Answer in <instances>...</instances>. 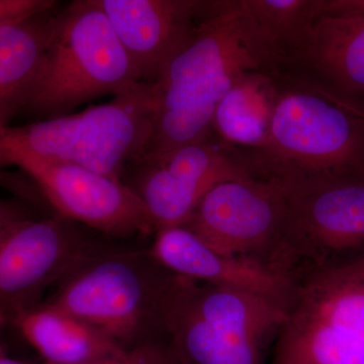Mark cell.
Masks as SVG:
<instances>
[{"label": "cell", "instance_id": "obj_10", "mask_svg": "<svg viewBox=\"0 0 364 364\" xmlns=\"http://www.w3.org/2000/svg\"><path fill=\"white\" fill-rule=\"evenodd\" d=\"M286 210V191L280 182L237 177L213 186L183 227L218 252L277 272L274 261Z\"/></svg>", "mask_w": 364, "mask_h": 364}, {"label": "cell", "instance_id": "obj_21", "mask_svg": "<svg viewBox=\"0 0 364 364\" xmlns=\"http://www.w3.org/2000/svg\"><path fill=\"white\" fill-rule=\"evenodd\" d=\"M0 188L13 193L16 198L31 203L41 212L50 210L39 188L26 174L0 169Z\"/></svg>", "mask_w": 364, "mask_h": 364}, {"label": "cell", "instance_id": "obj_4", "mask_svg": "<svg viewBox=\"0 0 364 364\" xmlns=\"http://www.w3.org/2000/svg\"><path fill=\"white\" fill-rule=\"evenodd\" d=\"M286 304L261 294L181 277L165 337L176 364H265Z\"/></svg>", "mask_w": 364, "mask_h": 364}, {"label": "cell", "instance_id": "obj_26", "mask_svg": "<svg viewBox=\"0 0 364 364\" xmlns=\"http://www.w3.org/2000/svg\"><path fill=\"white\" fill-rule=\"evenodd\" d=\"M7 324H9V316H7L6 313L2 312V311L0 310V331H1L2 328H4V326Z\"/></svg>", "mask_w": 364, "mask_h": 364}, {"label": "cell", "instance_id": "obj_6", "mask_svg": "<svg viewBox=\"0 0 364 364\" xmlns=\"http://www.w3.org/2000/svg\"><path fill=\"white\" fill-rule=\"evenodd\" d=\"M142 82L131 57L95 0L62 9L57 32L23 112L43 119L66 116L95 97Z\"/></svg>", "mask_w": 364, "mask_h": 364}, {"label": "cell", "instance_id": "obj_22", "mask_svg": "<svg viewBox=\"0 0 364 364\" xmlns=\"http://www.w3.org/2000/svg\"><path fill=\"white\" fill-rule=\"evenodd\" d=\"M54 0H0V28L56 6Z\"/></svg>", "mask_w": 364, "mask_h": 364}, {"label": "cell", "instance_id": "obj_7", "mask_svg": "<svg viewBox=\"0 0 364 364\" xmlns=\"http://www.w3.org/2000/svg\"><path fill=\"white\" fill-rule=\"evenodd\" d=\"M272 364H364V257L296 282Z\"/></svg>", "mask_w": 364, "mask_h": 364}, {"label": "cell", "instance_id": "obj_8", "mask_svg": "<svg viewBox=\"0 0 364 364\" xmlns=\"http://www.w3.org/2000/svg\"><path fill=\"white\" fill-rule=\"evenodd\" d=\"M284 188L277 272L296 282L314 270L364 257V179Z\"/></svg>", "mask_w": 364, "mask_h": 364}, {"label": "cell", "instance_id": "obj_16", "mask_svg": "<svg viewBox=\"0 0 364 364\" xmlns=\"http://www.w3.org/2000/svg\"><path fill=\"white\" fill-rule=\"evenodd\" d=\"M44 359L43 364H91L128 351L85 321L45 301L9 320Z\"/></svg>", "mask_w": 364, "mask_h": 364}, {"label": "cell", "instance_id": "obj_15", "mask_svg": "<svg viewBox=\"0 0 364 364\" xmlns=\"http://www.w3.org/2000/svg\"><path fill=\"white\" fill-rule=\"evenodd\" d=\"M148 251L170 272L200 284L250 291L287 306L296 291L291 277L256 261L218 252L183 226L158 230Z\"/></svg>", "mask_w": 364, "mask_h": 364}, {"label": "cell", "instance_id": "obj_14", "mask_svg": "<svg viewBox=\"0 0 364 364\" xmlns=\"http://www.w3.org/2000/svg\"><path fill=\"white\" fill-rule=\"evenodd\" d=\"M131 57L142 82L153 83L186 45L203 0H95Z\"/></svg>", "mask_w": 364, "mask_h": 364}, {"label": "cell", "instance_id": "obj_20", "mask_svg": "<svg viewBox=\"0 0 364 364\" xmlns=\"http://www.w3.org/2000/svg\"><path fill=\"white\" fill-rule=\"evenodd\" d=\"M91 364H176L166 341L149 342L130 349L119 358Z\"/></svg>", "mask_w": 364, "mask_h": 364}, {"label": "cell", "instance_id": "obj_11", "mask_svg": "<svg viewBox=\"0 0 364 364\" xmlns=\"http://www.w3.org/2000/svg\"><path fill=\"white\" fill-rule=\"evenodd\" d=\"M131 182L156 231L184 226L213 186L251 176L243 150L222 141L214 132L158 156L136 163Z\"/></svg>", "mask_w": 364, "mask_h": 364}, {"label": "cell", "instance_id": "obj_25", "mask_svg": "<svg viewBox=\"0 0 364 364\" xmlns=\"http://www.w3.org/2000/svg\"><path fill=\"white\" fill-rule=\"evenodd\" d=\"M0 364H30L7 355L0 344Z\"/></svg>", "mask_w": 364, "mask_h": 364}, {"label": "cell", "instance_id": "obj_3", "mask_svg": "<svg viewBox=\"0 0 364 364\" xmlns=\"http://www.w3.org/2000/svg\"><path fill=\"white\" fill-rule=\"evenodd\" d=\"M181 277L159 264L148 249L97 245L67 273L47 301L130 350L163 341Z\"/></svg>", "mask_w": 364, "mask_h": 364}, {"label": "cell", "instance_id": "obj_24", "mask_svg": "<svg viewBox=\"0 0 364 364\" xmlns=\"http://www.w3.org/2000/svg\"><path fill=\"white\" fill-rule=\"evenodd\" d=\"M321 16L364 18V0H320Z\"/></svg>", "mask_w": 364, "mask_h": 364}, {"label": "cell", "instance_id": "obj_9", "mask_svg": "<svg viewBox=\"0 0 364 364\" xmlns=\"http://www.w3.org/2000/svg\"><path fill=\"white\" fill-rule=\"evenodd\" d=\"M18 166L35 182L54 215L117 237H147L156 228L123 179L23 151L0 153V169Z\"/></svg>", "mask_w": 364, "mask_h": 364}, {"label": "cell", "instance_id": "obj_1", "mask_svg": "<svg viewBox=\"0 0 364 364\" xmlns=\"http://www.w3.org/2000/svg\"><path fill=\"white\" fill-rule=\"evenodd\" d=\"M280 60L244 0H203L193 35L152 85L154 128L139 162L207 135L235 83L248 72L279 71Z\"/></svg>", "mask_w": 364, "mask_h": 364}, {"label": "cell", "instance_id": "obj_2", "mask_svg": "<svg viewBox=\"0 0 364 364\" xmlns=\"http://www.w3.org/2000/svg\"><path fill=\"white\" fill-rule=\"evenodd\" d=\"M242 150L251 176L284 186L364 179V117L280 72L267 141Z\"/></svg>", "mask_w": 364, "mask_h": 364}, {"label": "cell", "instance_id": "obj_17", "mask_svg": "<svg viewBox=\"0 0 364 364\" xmlns=\"http://www.w3.org/2000/svg\"><path fill=\"white\" fill-rule=\"evenodd\" d=\"M56 6L0 28V127L23 112L58 28Z\"/></svg>", "mask_w": 364, "mask_h": 364}, {"label": "cell", "instance_id": "obj_19", "mask_svg": "<svg viewBox=\"0 0 364 364\" xmlns=\"http://www.w3.org/2000/svg\"><path fill=\"white\" fill-rule=\"evenodd\" d=\"M244 4L277 43L282 58L308 44L320 18V0H244Z\"/></svg>", "mask_w": 364, "mask_h": 364}, {"label": "cell", "instance_id": "obj_13", "mask_svg": "<svg viewBox=\"0 0 364 364\" xmlns=\"http://www.w3.org/2000/svg\"><path fill=\"white\" fill-rule=\"evenodd\" d=\"M279 70L364 117V18L321 16L308 44L282 57Z\"/></svg>", "mask_w": 364, "mask_h": 364}, {"label": "cell", "instance_id": "obj_18", "mask_svg": "<svg viewBox=\"0 0 364 364\" xmlns=\"http://www.w3.org/2000/svg\"><path fill=\"white\" fill-rule=\"evenodd\" d=\"M280 71L244 74L215 109L212 131L225 143L244 150L267 141L279 91Z\"/></svg>", "mask_w": 364, "mask_h": 364}, {"label": "cell", "instance_id": "obj_12", "mask_svg": "<svg viewBox=\"0 0 364 364\" xmlns=\"http://www.w3.org/2000/svg\"><path fill=\"white\" fill-rule=\"evenodd\" d=\"M97 244L54 215L14 223L0 234V310L9 320L41 303Z\"/></svg>", "mask_w": 364, "mask_h": 364}, {"label": "cell", "instance_id": "obj_23", "mask_svg": "<svg viewBox=\"0 0 364 364\" xmlns=\"http://www.w3.org/2000/svg\"><path fill=\"white\" fill-rule=\"evenodd\" d=\"M38 208L21 198H0V234L14 223L39 217Z\"/></svg>", "mask_w": 364, "mask_h": 364}, {"label": "cell", "instance_id": "obj_5", "mask_svg": "<svg viewBox=\"0 0 364 364\" xmlns=\"http://www.w3.org/2000/svg\"><path fill=\"white\" fill-rule=\"evenodd\" d=\"M154 117L152 85L140 82L77 114L0 127V153L23 151L122 179L145 154Z\"/></svg>", "mask_w": 364, "mask_h": 364}]
</instances>
